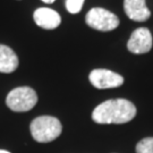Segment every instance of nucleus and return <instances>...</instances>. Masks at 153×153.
I'll return each mask as SVG.
<instances>
[{
  "instance_id": "f257e3e1",
  "label": "nucleus",
  "mask_w": 153,
  "mask_h": 153,
  "mask_svg": "<svg viewBox=\"0 0 153 153\" xmlns=\"http://www.w3.org/2000/svg\"><path fill=\"white\" fill-rule=\"evenodd\" d=\"M136 107L126 99H111L95 107L92 119L97 124H125L134 119Z\"/></svg>"
},
{
  "instance_id": "f03ea898",
  "label": "nucleus",
  "mask_w": 153,
  "mask_h": 153,
  "mask_svg": "<svg viewBox=\"0 0 153 153\" xmlns=\"http://www.w3.org/2000/svg\"><path fill=\"white\" fill-rule=\"evenodd\" d=\"M32 137L39 143H49L60 136L62 126L59 119L52 116H40L30 125Z\"/></svg>"
},
{
  "instance_id": "7ed1b4c3",
  "label": "nucleus",
  "mask_w": 153,
  "mask_h": 153,
  "mask_svg": "<svg viewBox=\"0 0 153 153\" xmlns=\"http://www.w3.org/2000/svg\"><path fill=\"white\" fill-rule=\"evenodd\" d=\"M38 102V94L32 88L21 86L11 90L6 98L7 107L16 112H26Z\"/></svg>"
},
{
  "instance_id": "20e7f679",
  "label": "nucleus",
  "mask_w": 153,
  "mask_h": 153,
  "mask_svg": "<svg viewBox=\"0 0 153 153\" xmlns=\"http://www.w3.org/2000/svg\"><path fill=\"white\" fill-rule=\"evenodd\" d=\"M85 23L93 30L109 32L118 27L119 18L114 13L101 7H94L85 16Z\"/></svg>"
},
{
  "instance_id": "39448f33",
  "label": "nucleus",
  "mask_w": 153,
  "mask_h": 153,
  "mask_svg": "<svg viewBox=\"0 0 153 153\" xmlns=\"http://www.w3.org/2000/svg\"><path fill=\"white\" fill-rule=\"evenodd\" d=\"M88 79L93 86L99 90L119 88L124 84V77L121 75L103 68L93 69L88 75Z\"/></svg>"
},
{
  "instance_id": "423d86ee",
  "label": "nucleus",
  "mask_w": 153,
  "mask_h": 153,
  "mask_svg": "<svg viewBox=\"0 0 153 153\" xmlns=\"http://www.w3.org/2000/svg\"><path fill=\"white\" fill-rule=\"evenodd\" d=\"M152 34L146 27L136 28L131 34L127 42V49L134 55H144L152 49Z\"/></svg>"
},
{
  "instance_id": "0eeeda50",
  "label": "nucleus",
  "mask_w": 153,
  "mask_h": 153,
  "mask_svg": "<svg viewBox=\"0 0 153 153\" xmlns=\"http://www.w3.org/2000/svg\"><path fill=\"white\" fill-rule=\"evenodd\" d=\"M33 18L39 27L44 30H55L61 23L60 15L56 10L47 7L38 8L33 14Z\"/></svg>"
},
{
  "instance_id": "6e6552de",
  "label": "nucleus",
  "mask_w": 153,
  "mask_h": 153,
  "mask_svg": "<svg viewBox=\"0 0 153 153\" xmlns=\"http://www.w3.org/2000/svg\"><path fill=\"white\" fill-rule=\"evenodd\" d=\"M124 10L127 17L135 22H145L151 16L145 0H124Z\"/></svg>"
},
{
  "instance_id": "1a4fd4ad",
  "label": "nucleus",
  "mask_w": 153,
  "mask_h": 153,
  "mask_svg": "<svg viewBox=\"0 0 153 153\" xmlns=\"http://www.w3.org/2000/svg\"><path fill=\"white\" fill-rule=\"evenodd\" d=\"M19 64L15 51L6 44H0V73L9 74L17 69Z\"/></svg>"
},
{
  "instance_id": "9d476101",
  "label": "nucleus",
  "mask_w": 153,
  "mask_h": 153,
  "mask_svg": "<svg viewBox=\"0 0 153 153\" xmlns=\"http://www.w3.org/2000/svg\"><path fill=\"white\" fill-rule=\"evenodd\" d=\"M136 153H153V137H145L137 143Z\"/></svg>"
},
{
  "instance_id": "9b49d317",
  "label": "nucleus",
  "mask_w": 153,
  "mask_h": 153,
  "mask_svg": "<svg viewBox=\"0 0 153 153\" xmlns=\"http://www.w3.org/2000/svg\"><path fill=\"white\" fill-rule=\"evenodd\" d=\"M85 0H66V8L71 14H77L82 10Z\"/></svg>"
},
{
  "instance_id": "f8f14e48",
  "label": "nucleus",
  "mask_w": 153,
  "mask_h": 153,
  "mask_svg": "<svg viewBox=\"0 0 153 153\" xmlns=\"http://www.w3.org/2000/svg\"><path fill=\"white\" fill-rule=\"evenodd\" d=\"M43 2H45V4H52V2H55L56 0H42Z\"/></svg>"
},
{
  "instance_id": "ddd939ff",
  "label": "nucleus",
  "mask_w": 153,
  "mask_h": 153,
  "mask_svg": "<svg viewBox=\"0 0 153 153\" xmlns=\"http://www.w3.org/2000/svg\"><path fill=\"white\" fill-rule=\"evenodd\" d=\"M0 153H10L9 151H6V150H0Z\"/></svg>"
}]
</instances>
